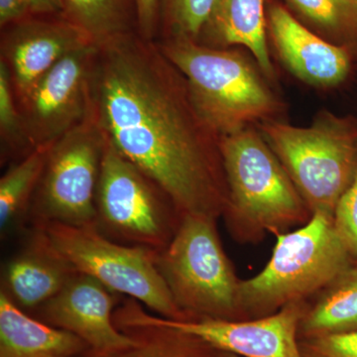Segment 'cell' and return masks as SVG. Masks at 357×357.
I'll return each mask as SVG.
<instances>
[{
	"label": "cell",
	"mask_w": 357,
	"mask_h": 357,
	"mask_svg": "<svg viewBox=\"0 0 357 357\" xmlns=\"http://www.w3.org/2000/svg\"><path fill=\"white\" fill-rule=\"evenodd\" d=\"M89 98L107 140L162 188L182 218L222 217L229 190L220 137L157 42L135 33L98 46Z\"/></svg>",
	"instance_id": "6da1fadb"
},
{
	"label": "cell",
	"mask_w": 357,
	"mask_h": 357,
	"mask_svg": "<svg viewBox=\"0 0 357 357\" xmlns=\"http://www.w3.org/2000/svg\"><path fill=\"white\" fill-rule=\"evenodd\" d=\"M229 199L222 218L234 241L257 243L306 225L312 213L255 126L220 141Z\"/></svg>",
	"instance_id": "7a4b0ae2"
},
{
	"label": "cell",
	"mask_w": 357,
	"mask_h": 357,
	"mask_svg": "<svg viewBox=\"0 0 357 357\" xmlns=\"http://www.w3.org/2000/svg\"><path fill=\"white\" fill-rule=\"evenodd\" d=\"M156 42L185 77L195 107L220 137L275 119L281 112L269 79L241 49L211 48L188 39Z\"/></svg>",
	"instance_id": "3957f363"
},
{
	"label": "cell",
	"mask_w": 357,
	"mask_h": 357,
	"mask_svg": "<svg viewBox=\"0 0 357 357\" xmlns=\"http://www.w3.org/2000/svg\"><path fill=\"white\" fill-rule=\"evenodd\" d=\"M356 263L338 236L333 218L314 213L299 229L277 234L266 266L252 278L241 280V321L311 300Z\"/></svg>",
	"instance_id": "277c9868"
},
{
	"label": "cell",
	"mask_w": 357,
	"mask_h": 357,
	"mask_svg": "<svg viewBox=\"0 0 357 357\" xmlns=\"http://www.w3.org/2000/svg\"><path fill=\"white\" fill-rule=\"evenodd\" d=\"M312 215L333 218L357 173V119L321 110L311 126L269 119L256 124Z\"/></svg>",
	"instance_id": "5b68a950"
},
{
	"label": "cell",
	"mask_w": 357,
	"mask_h": 357,
	"mask_svg": "<svg viewBox=\"0 0 357 357\" xmlns=\"http://www.w3.org/2000/svg\"><path fill=\"white\" fill-rule=\"evenodd\" d=\"M217 218L185 215L157 265L185 319L241 321V279L223 249Z\"/></svg>",
	"instance_id": "8992f818"
},
{
	"label": "cell",
	"mask_w": 357,
	"mask_h": 357,
	"mask_svg": "<svg viewBox=\"0 0 357 357\" xmlns=\"http://www.w3.org/2000/svg\"><path fill=\"white\" fill-rule=\"evenodd\" d=\"M39 225L53 248L75 271L93 277L119 295L138 301L162 318L185 321L163 277L158 251L115 243L91 227Z\"/></svg>",
	"instance_id": "52a82bcc"
},
{
	"label": "cell",
	"mask_w": 357,
	"mask_h": 357,
	"mask_svg": "<svg viewBox=\"0 0 357 357\" xmlns=\"http://www.w3.org/2000/svg\"><path fill=\"white\" fill-rule=\"evenodd\" d=\"M96 210V227L103 236L115 243L158 252L171 243L182 220L162 188L107 140Z\"/></svg>",
	"instance_id": "ba28073f"
},
{
	"label": "cell",
	"mask_w": 357,
	"mask_h": 357,
	"mask_svg": "<svg viewBox=\"0 0 357 357\" xmlns=\"http://www.w3.org/2000/svg\"><path fill=\"white\" fill-rule=\"evenodd\" d=\"M105 145L91 112L53 143L28 213L32 225H96V188Z\"/></svg>",
	"instance_id": "9c48e42d"
},
{
	"label": "cell",
	"mask_w": 357,
	"mask_h": 357,
	"mask_svg": "<svg viewBox=\"0 0 357 357\" xmlns=\"http://www.w3.org/2000/svg\"><path fill=\"white\" fill-rule=\"evenodd\" d=\"M98 47L69 54L17 100L33 148L52 144L89 112V84Z\"/></svg>",
	"instance_id": "30bf717a"
},
{
	"label": "cell",
	"mask_w": 357,
	"mask_h": 357,
	"mask_svg": "<svg viewBox=\"0 0 357 357\" xmlns=\"http://www.w3.org/2000/svg\"><path fill=\"white\" fill-rule=\"evenodd\" d=\"M307 301L287 305L263 318L229 321L203 318L177 321L155 317L141 306L143 318L189 333L218 349L241 357H303L299 326Z\"/></svg>",
	"instance_id": "8fae6325"
},
{
	"label": "cell",
	"mask_w": 357,
	"mask_h": 357,
	"mask_svg": "<svg viewBox=\"0 0 357 357\" xmlns=\"http://www.w3.org/2000/svg\"><path fill=\"white\" fill-rule=\"evenodd\" d=\"M96 46L64 15H31L1 29L0 61L6 64L16 100L66 56Z\"/></svg>",
	"instance_id": "7c38bea8"
},
{
	"label": "cell",
	"mask_w": 357,
	"mask_h": 357,
	"mask_svg": "<svg viewBox=\"0 0 357 357\" xmlns=\"http://www.w3.org/2000/svg\"><path fill=\"white\" fill-rule=\"evenodd\" d=\"M121 295L89 275L76 272L67 284L38 312L44 323L74 333L89 351L107 354L124 351L136 340L114 323V307Z\"/></svg>",
	"instance_id": "4fadbf2b"
},
{
	"label": "cell",
	"mask_w": 357,
	"mask_h": 357,
	"mask_svg": "<svg viewBox=\"0 0 357 357\" xmlns=\"http://www.w3.org/2000/svg\"><path fill=\"white\" fill-rule=\"evenodd\" d=\"M267 29L282 65L303 83L333 89L347 81L356 62L351 51L319 36L286 7L272 2Z\"/></svg>",
	"instance_id": "5bb4252c"
},
{
	"label": "cell",
	"mask_w": 357,
	"mask_h": 357,
	"mask_svg": "<svg viewBox=\"0 0 357 357\" xmlns=\"http://www.w3.org/2000/svg\"><path fill=\"white\" fill-rule=\"evenodd\" d=\"M76 272L53 248L43 229L32 225L24 246L3 270L1 291L24 311H36Z\"/></svg>",
	"instance_id": "9a60e30c"
},
{
	"label": "cell",
	"mask_w": 357,
	"mask_h": 357,
	"mask_svg": "<svg viewBox=\"0 0 357 357\" xmlns=\"http://www.w3.org/2000/svg\"><path fill=\"white\" fill-rule=\"evenodd\" d=\"M265 6L266 0H215L197 42L211 48L244 47L267 79L274 82Z\"/></svg>",
	"instance_id": "2e32d148"
},
{
	"label": "cell",
	"mask_w": 357,
	"mask_h": 357,
	"mask_svg": "<svg viewBox=\"0 0 357 357\" xmlns=\"http://www.w3.org/2000/svg\"><path fill=\"white\" fill-rule=\"evenodd\" d=\"M89 351L76 335L33 319L0 291V357H77Z\"/></svg>",
	"instance_id": "e0dca14e"
},
{
	"label": "cell",
	"mask_w": 357,
	"mask_h": 357,
	"mask_svg": "<svg viewBox=\"0 0 357 357\" xmlns=\"http://www.w3.org/2000/svg\"><path fill=\"white\" fill-rule=\"evenodd\" d=\"M357 333V263L307 301L299 337Z\"/></svg>",
	"instance_id": "ac0fdd59"
},
{
	"label": "cell",
	"mask_w": 357,
	"mask_h": 357,
	"mask_svg": "<svg viewBox=\"0 0 357 357\" xmlns=\"http://www.w3.org/2000/svg\"><path fill=\"white\" fill-rule=\"evenodd\" d=\"M122 332L128 333L136 340V344L124 351L100 354L91 351L82 357H218L220 351L204 340L157 325L142 317L136 316L130 321L121 324Z\"/></svg>",
	"instance_id": "d6986e66"
},
{
	"label": "cell",
	"mask_w": 357,
	"mask_h": 357,
	"mask_svg": "<svg viewBox=\"0 0 357 357\" xmlns=\"http://www.w3.org/2000/svg\"><path fill=\"white\" fill-rule=\"evenodd\" d=\"M63 15L96 47L138 33L136 0H63Z\"/></svg>",
	"instance_id": "ffe728a7"
},
{
	"label": "cell",
	"mask_w": 357,
	"mask_h": 357,
	"mask_svg": "<svg viewBox=\"0 0 357 357\" xmlns=\"http://www.w3.org/2000/svg\"><path fill=\"white\" fill-rule=\"evenodd\" d=\"M52 144L33 149L13 162L0 178V229L1 234L28 217L32 199L43 176Z\"/></svg>",
	"instance_id": "44dd1931"
},
{
	"label": "cell",
	"mask_w": 357,
	"mask_h": 357,
	"mask_svg": "<svg viewBox=\"0 0 357 357\" xmlns=\"http://www.w3.org/2000/svg\"><path fill=\"white\" fill-rule=\"evenodd\" d=\"M317 34L351 52L357 61V2L354 0H283Z\"/></svg>",
	"instance_id": "7402d4cb"
},
{
	"label": "cell",
	"mask_w": 357,
	"mask_h": 357,
	"mask_svg": "<svg viewBox=\"0 0 357 357\" xmlns=\"http://www.w3.org/2000/svg\"><path fill=\"white\" fill-rule=\"evenodd\" d=\"M0 141L1 163L17 161L35 148L28 139L24 122L6 64L0 61Z\"/></svg>",
	"instance_id": "603a6c76"
},
{
	"label": "cell",
	"mask_w": 357,
	"mask_h": 357,
	"mask_svg": "<svg viewBox=\"0 0 357 357\" xmlns=\"http://www.w3.org/2000/svg\"><path fill=\"white\" fill-rule=\"evenodd\" d=\"M215 0H162L159 40L197 41Z\"/></svg>",
	"instance_id": "cb8c5ba5"
},
{
	"label": "cell",
	"mask_w": 357,
	"mask_h": 357,
	"mask_svg": "<svg viewBox=\"0 0 357 357\" xmlns=\"http://www.w3.org/2000/svg\"><path fill=\"white\" fill-rule=\"evenodd\" d=\"M333 223L338 236L357 263V173L354 183L338 202Z\"/></svg>",
	"instance_id": "d4e9b609"
},
{
	"label": "cell",
	"mask_w": 357,
	"mask_h": 357,
	"mask_svg": "<svg viewBox=\"0 0 357 357\" xmlns=\"http://www.w3.org/2000/svg\"><path fill=\"white\" fill-rule=\"evenodd\" d=\"M303 357H357V333L299 337Z\"/></svg>",
	"instance_id": "484cf974"
},
{
	"label": "cell",
	"mask_w": 357,
	"mask_h": 357,
	"mask_svg": "<svg viewBox=\"0 0 357 357\" xmlns=\"http://www.w3.org/2000/svg\"><path fill=\"white\" fill-rule=\"evenodd\" d=\"M162 0H136L138 34L147 41L159 39Z\"/></svg>",
	"instance_id": "4316f807"
},
{
	"label": "cell",
	"mask_w": 357,
	"mask_h": 357,
	"mask_svg": "<svg viewBox=\"0 0 357 357\" xmlns=\"http://www.w3.org/2000/svg\"><path fill=\"white\" fill-rule=\"evenodd\" d=\"M31 16L23 0H0L1 29Z\"/></svg>",
	"instance_id": "83f0119b"
},
{
	"label": "cell",
	"mask_w": 357,
	"mask_h": 357,
	"mask_svg": "<svg viewBox=\"0 0 357 357\" xmlns=\"http://www.w3.org/2000/svg\"><path fill=\"white\" fill-rule=\"evenodd\" d=\"M31 15H63V0H23Z\"/></svg>",
	"instance_id": "f1b7e54d"
},
{
	"label": "cell",
	"mask_w": 357,
	"mask_h": 357,
	"mask_svg": "<svg viewBox=\"0 0 357 357\" xmlns=\"http://www.w3.org/2000/svg\"><path fill=\"white\" fill-rule=\"evenodd\" d=\"M218 357H241V356H236V354H231V352L220 351V356H218Z\"/></svg>",
	"instance_id": "f546056e"
},
{
	"label": "cell",
	"mask_w": 357,
	"mask_h": 357,
	"mask_svg": "<svg viewBox=\"0 0 357 357\" xmlns=\"http://www.w3.org/2000/svg\"><path fill=\"white\" fill-rule=\"evenodd\" d=\"M354 1H356V2H357V0H354Z\"/></svg>",
	"instance_id": "4dcf8cb0"
}]
</instances>
